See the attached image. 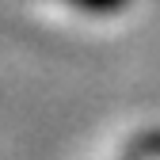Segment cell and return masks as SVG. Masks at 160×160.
<instances>
[{
  "label": "cell",
  "mask_w": 160,
  "mask_h": 160,
  "mask_svg": "<svg viewBox=\"0 0 160 160\" xmlns=\"http://www.w3.org/2000/svg\"><path fill=\"white\" fill-rule=\"evenodd\" d=\"M27 12L61 27H111L141 12L149 0H23Z\"/></svg>",
  "instance_id": "1"
}]
</instances>
